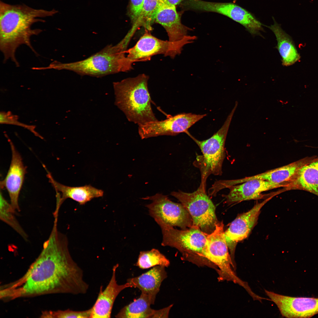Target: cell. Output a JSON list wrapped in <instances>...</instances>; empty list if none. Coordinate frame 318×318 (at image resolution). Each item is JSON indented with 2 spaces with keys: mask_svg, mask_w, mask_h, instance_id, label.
Here are the masks:
<instances>
[{
  "mask_svg": "<svg viewBox=\"0 0 318 318\" xmlns=\"http://www.w3.org/2000/svg\"><path fill=\"white\" fill-rule=\"evenodd\" d=\"M185 0H161L160 5H165L176 6V5Z\"/></svg>",
  "mask_w": 318,
  "mask_h": 318,
  "instance_id": "obj_31",
  "label": "cell"
},
{
  "mask_svg": "<svg viewBox=\"0 0 318 318\" xmlns=\"http://www.w3.org/2000/svg\"><path fill=\"white\" fill-rule=\"evenodd\" d=\"M91 308L86 310L76 311L69 309L57 311H45L43 312L42 317L91 318Z\"/></svg>",
  "mask_w": 318,
  "mask_h": 318,
  "instance_id": "obj_27",
  "label": "cell"
},
{
  "mask_svg": "<svg viewBox=\"0 0 318 318\" xmlns=\"http://www.w3.org/2000/svg\"><path fill=\"white\" fill-rule=\"evenodd\" d=\"M126 51L118 43L109 45L85 59L66 63L54 61L44 69L66 70L95 77L126 72L133 69L135 62L125 55Z\"/></svg>",
  "mask_w": 318,
  "mask_h": 318,
  "instance_id": "obj_4",
  "label": "cell"
},
{
  "mask_svg": "<svg viewBox=\"0 0 318 318\" xmlns=\"http://www.w3.org/2000/svg\"><path fill=\"white\" fill-rule=\"evenodd\" d=\"M233 113L228 116L224 124L210 138L203 141L195 138L188 132H186L200 148L202 155H198L193 163L200 170L201 182L206 183L211 174L221 175L222 166L226 156L225 144L228 130Z\"/></svg>",
  "mask_w": 318,
  "mask_h": 318,
  "instance_id": "obj_5",
  "label": "cell"
},
{
  "mask_svg": "<svg viewBox=\"0 0 318 318\" xmlns=\"http://www.w3.org/2000/svg\"><path fill=\"white\" fill-rule=\"evenodd\" d=\"M228 248L224 235L223 222L217 223L214 230L207 235L201 256L218 266L228 279L240 285L243 281L237 276L231 268V266L234 267Z\"/></svg>",
  "mask_w": 318,
  "mask_h": 318,
  "instance_id": "obj_10",
  "label": "cell"
},
{
  "mask_svg": "<svg viewBox=\"0 0 318 318\" xmlns=\"http://www.w3.org/2000/svg\"><path fill=\"white\" fill-rule=\"evenodd\" d=\"M142 199L151 201L146 206L154 220H160L169 225L178 226L182 229L192 226V217L181 203L174 202L167 196L162 193H157Z\"/></svg>",
  "mask_w": 318,
  "mask_h": 318,
  "instance_id": "obj_8",
  "label": "cell"
},
{
  "mask_svg": "<svg viewBox=\"0 0 318 318\" xmlns=\"http://www.w3.org/2000/svg\"><path fill=\"white\" fill-rule=\"evenodd\" d=\"M170 264L169 260L158 250L154 249L140 252L135 264L136 266L142 269L158 266L168 267Z\"/></svg>",
  "mask_w": 318,
  "mask_h": 318,
  "instance_id": "obj_25",
  "label": "cell"
},
{
  "mask_svg": "<svg viewBox=\"0 0 318 318\" xmlns=\"http://www.w3.org/2000/svg\"><path fill=\"white\" fill-rule=\"evenodd\" d=\"M282 185L260 179L249 180L229 186L230 191L223 196L226 203L231 204L241 202L264 198L262 193L272 189L283 187Z\"/></svg>",
  "mask_w": 318,
  "mask_h": 318,
  "instance_id": "obj_15",
  "label": "cell"
},
{
  "mask_svg": "<svg viewBox=\"0 0 318 318\" xmlns=\"http://www.w3.org/2000/svg\"><path fill=\"white\" fill-rule=\"evenodd\" d=\"M311 157H307L286 165L268 170L249 177L236 180H228L229 186L240 184L249 180L260 179L283 186L288 182L303 166L310 162Z\"/></svg>",
  "mask_w": 318,
  "mask_h": 318,
  "instance_id": "obj_19",
  "label": "cell"
},
{
  "mask_svg": "<svg viewBox=\"0 0 318 318\" xmlns=\"http://www.w3.org/2000/svg\"><path fill=\"white\" fill-rule=\"evenodd\" d=\"M274 23L268 26L274 34L277 44L276 48L281 57L283 66H288L298 61L300 56L291 37L281 28L274 18Z\"/></svg>",
  "mask_w": 318,
  "mask_h": 318,
  "instance_id": "obj_22",
  "label": "cell"
},
{
  "mask_svg": "<svg viewBox=\"0 0 318 318\" xmlns=\"http://www.w3.org/2000/svg\"><path fill=\"white\" fill-rule=\"evenodd\" d=\"M206 183L201 182L197 190L193 192L178 191H173L170 194L187 208L192 219V226L197 227L208 233L214 230L218 222L215 207L206 193Z\"/></svg>",
  "mask_w": 318,
  "mask_h": 318,
  "instance_id": "obj_6",
  "label": "cell"
},
{
  "mask_svg": "<svg viewBox=\"0 0 318 318\" xmlns=\"http://www.w3.org/2000/svg\"><path fill=\"white\" fill-rule=\"evenodd\" d=\"M149 79L142 74L114 83L116 104L128 120L138 126L158 120L151 107Z\"/></svg>",
  "mask_w": 318,
  "mask_h": 318,
  "instance_id": "obj_3",
  "label": "cell"
},
{
  "mask_svg": "<svg viewBox=\"0 0 318 318\" xmlns=\"http://www.w3.org/2000/svg\"><path fill=\"white\" fill-rule=\"evenodd\" d=\"M144 0H130L128 14L132 25L138 19L142 10Z\"/></svg>",
  "mask_w": 318,
  "mask_h": 318,
  "instance_id": "obj_29",
  "label": "cell"
},
{
  "mask_svg": "<svg viewBox=\"0 0 318 318\" xmlns=\"http://www.w3.org/2000/svg\"><path fill=\"white\" fill-rule=\"evenodd\" d=\"M55 219L43 249L25 274L8 284L12 299L49 294L73 295L87 292L89 284L83 278L82 269L72 259L65 235L58 229Z\"/></svg>",
  "mask_w": 318,
  "mask_h": 318,
  "instance_id": "obj_1",
  "label": "cell"
},
{
  "mask_svg": "<svg viewBox=\"0 0 318 318\" xmlns=\"http://www.w3.org/2000/svg\"><path fill=\"white\" fill-rule=\"evenodd\" d=\"M0 218L1 220L11 227L25 240L28 236L15 216V211L0 193Z\"/></svg>",
  "mask_w": 318,
  "mask_h": 318,
  "instance_id": "obj_26",
  "label": "cell"
},
{
  "mask_svg": "<svg viewBox=\"0 0 318 318\" xmlns=\"http://www.w3.org/2000/svg\"><path fill=\"white\" fill-rule=\"evenodd\" d=\"M148 296L143 293L138 299L122 308L115 315L116 318H152L155 310Z\"/></svg>",
  "mask_w": 318,
  "mask_h": 318,
  "instance_id": "obj_23",
  "label": "cell"
},
{
  "mask_svg": "<svg viewBox=\"0 0 318 318\" xmlns=\"http://www.w3.org/2000/svg\"><path fill=\"white\" fill-rule=\"evenodd\" d=\"M161 0H144L142 10L135 22L132 25L128 32L132 37L136 30L141 27L149 31L152 29V26L155 21V18Z\"/></svg>",
  "mask_w": 318,
  "mask_h": 318,
  "instance_id": "obj_24",
  "label": "cell"
},
{
  "mask_svg": "<svg viewBox=\"0 0 318 318\" xmlns=\"http://www.w3.org/2000/svg\"><path fill=\"white\" fill-rule=\"evenodd\" d=\"M283 188L284 191L301 190L318 196V157L300 168Z\"/></svg>",
  "mask_w": 318,
  "mask_h": 318,
  "instance_id": "obj_20",
  "label": "cell"
},
{
  "mask_svg": "<svg viewBox=\"0 0 318 318\" xmlns=\"http://www.w3.org/2000/svg\"><path fill=\"white\" fill-rule=\"evenodd\" d=\"M206 115V114H196L183 113L161 121L150 122L139 126L138 132L142 139L161 135H175L186 133L197 122Z\"/></svg>",
  "mask_w": 318,
  "mask_h": 318,
  "instance_id": "obj_11",
  "label": "cell"
},
{
  "mask_svg": "<svg viewBox=\"0 0 318 318\" xmlns=\"http://www.w3.org/2000/svg\"><path fill=\"white\" fill-rule=\"evenodd\" d=\"M119 264L114 266L110 279L103 290L101 286L97 299L91 308V318H110L115 301L119 293L124 289L130 287L128 283L120 285L117 283L116 272Z\"/></svg>",
  "mask_w": 318,
  "mask_h": 318,
  "instance_id": "obj_16",
  "label": "cell"
},
{
  "mask_svg": "<svg viewBox=\"0 0 318 318\" xmlns=\"http://www.w3.org/2000/svg\"><path fill=\"white\" fill-rule=\"evenodd\" d=\"M47 173V176L56 193V206L55 211H59V208L64 201L68 198L77 202L80 205H83L95 198L102 197L104 191L90 185L80 187H70L62 184L56 181L51 173L44 166Z\"/></svg>",
  "mask_w": 318,
  "mask_h": 318,
  "instance_id": "obj_17",
  "label": "cell"
},
{
  "mask_svg": "<svg viewBox=\"0 0 318 318\" xmlns=\"http://www.w3.org/2000/svg\"><path fill=\"white\" fill-rule=\"evenodd\" d=\"M0 122L1 124H11L24 127L32 132L35 135L41 138V136L35 131V127L33 126L28 125L19 122L16 116L10 113L1 112Z\"/></svg>",
  "mask_w": 318,
  "mask_h": 318,
  "instance_id": "obj_28",
  "label": "cell"
},
{
  "mask_svg": "<svg viewBox=\"0 0 318 318\" xmlns=\"http://www.w3.org/2000/svg\"><path fill=\"white\" fill-rule=\"evenodd\" d=\"M270 300L287 318H308L318 314V298L294 297L265 290Z\"/></svg>",
  "mask_w": 318,
  "mask_h": 318,
  "instance_id": "obj_13",
  "label": "cell"
},
{
  "mask_svg": "<svg viewBox=\"0 0 318 318\" xmlns=\"http://www.w3.org/2000/svg\"><path fill=\"white\" fill-rule=\"evenodd\" d=\"M181 14L175 6L160 5L156 14L154 22L159 24L166 30L169 41L177 42L188 35L191 29L183 25Z\"/></svg>",
  "mask_w": 318,
  "mask_h": 318,
  "instance_id": "obj_18",
  "label": "cell"
},
{
  "mask_svg": "<svg viewBox=\"0 0 318 318\" xmlns=\"http://www.w3.org/2000/svg\"><path fill=\"white\" fill-rule=\"evenodd\" d=\"M165 268L160 266L153 267L139 276L128 279L127 282L130 287L137 288L148 295L154 304L161 284L167 276Z\"/></svg>",
  "mask_w": 318,
  "mask_h": 318,
  "instance_id": "obj_21",
  "label": "cell"
},
{
  "mask_svg": "<svg viewBox=\"0 0 318 318\" xmlns=\"http://www.w3.org/2000/svg\"><path fill=\"white\" fill-rule=\"evenodd\" d=\"M276 195H272L262 202L256 203L248 211L238 215L224 232L225 239L234 264V252L237 244L248 236L257 222L261 209Z\"/></svg>",
  "mask_w": 318,
  "mask_h": 318,
  "instance_id": "obj_12",
  "label": "cell"
},
{
  "mask_svg": "<svg viewBox=\"0 0 318 318\" xmlns=\"http://www.w3.org/2000/svg\"><path fill=\"white\" fill-rule=\"evenodd\" d=\"M196 39L195 36L188 35L181 40L172 42L159 39L145 30L134 46L127 50L126 53L127 57L135 62L146 61L159 54L174 58L181 53L185 45L193 43Z\"/></svg>",
  "mask_w": 318,
  "mask_h": 318,
  "instance_id": "obj_7",
  "label": "cell"
},
{
  "mask_svg": "<svg viewBox=\"0 0 318 318\" xmlns=\"http://www.w3.org/2000/svg\"><path fill=\"white\" fill-rule=\"evenodd\" d=\"M173 305L160 309L155 310L152 318H167L168 317L170 310Z\"/></svg>",
  "mask_w": 318,
  "mask_h": 318,
  "instance_id": "obj_30",
  "label": "cell"
},
{
  "mask_svg": "<svg viewBox=\"0 0 318 318\" xmlns=\"http://www.w3.org/2000/svg\"><path fill=\"white\" fill-rule=\"evenodd\" d=\"M155 221L160 227L163 235L161 245L175 248L182 252L188 251L201 256L208 234L198 228L178 230L160 220Z\"/></svg>",
  "mask_w": 318,
  "mask_h": 318,
  "instance_id": "obj_9",
  "label": "cell"
},
{
  "mask_svg": "<svg viewBox=\"0 0 318 318\" xmlns=\"http://www.w3.org/2000/svg\"><path fill=\"white\" fill-rule=\"evenodd\" d=\"M9 141L12 157L9 169L4 179L1 182V187L7 190L10 198V204L15 211H20L19 198L24 182L26 168L24 165L21 157L12 142Z\"/></svg>",
  "mask_w": 318,
  "mask_h": 318,
  "instance_id": "obj_14",
  "label": "cell"
},
{
  "mask_svg": "<svg viewBox=\"0 0 318 318\" xmlns=\"http://www.w3.org/2000/svg\"><path fill=\"white\" fill-rule=\"evenodd\" d=\"M57 11L35 9L25 5H12L0 2V49L5 63L10 59L16 67L19 64L15 56L17 48L24 44L37 54L32 45L31 36L37 35L42 30L32 29V25L43 21L40 18L53 15Z\"/></svg>",
  "mask_w": 318,
  "mask_h": 318,
  "instance_id": "obj_2",
  "label": "cell"
}]
</instances>
